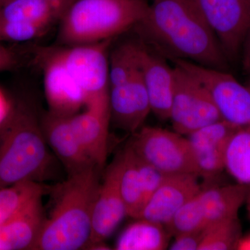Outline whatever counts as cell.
<instances>
[{"instance_id":"4dcf8cb0","label":"cell","mask_w":250,"mask_h":250,"mask_svg":"<svg viewBox=\"0 0 250 250\" xmlns=\"http://www.w3.org/2000/svg\"><path fill=\"white\" fill-rule=\"evenodd\" d=\"M11 105L12 104L10 103L4 92L0 89V127L9 116Z\"/></svg>"},{"instance_id":"30bf717a","label":"cell","mask_w":250,"mask_h":250,"mask_svg":"<svg viewBox=\"0 0 250 250\" xmlns=\"http://www.w3.org/2000/svg\"><path fill=\"white\" fill-rule=\"evenodd\" d=\"M121 154L106 168L94 205L89 248H101L126 215L122 196Z\"/></svg>"},{"instance_id":"5b68a950","label":"cell","mask_w":250,"mask_h":250,"mask_svg":"<svg viewBox=\"0 0 250 250\" xmlns=\"http://www.w3.org/2000/svg\"><path fill=\"white\" fill-rule=\"evenodd\" d=\"M112 41L48 48L83 90L85 107L109 108L108 49Z\"/></svg>"},{"instance_id":"e0dca14e","label":"cell","mask_w":250,"mask_h":250,"mask_svg":"<svg viewBox=\"0 0 250 250\" xmlns=\"http://www.w3.org/2000/svg\"><path fill=\"white\" fill-rule=\"evenodd\" d=\"M68 120L85 153L102 170L107 159L109 108L88 106L83 113L68 116Z\"/></svg>"},{"instance_id":"7c38bea8","label":"cell","mask_w":250,"mask_h":250,"mask_svg":"<svg viewBox=\"0 0 250 250\" xmlns=\"http://www.w3.org/2000/svg\"><path fill=\"white\" fill-rule=\"evenodd\" d=\"M198 174H167L147 202L139 218L165 225L188 200L201 191ZM139 219V218H138Z\"/></svg>"},{"instance_id":"ffe728a7","label":"cell","mask_w":250,"mask_h":250,"mask_svg":"<svg viewBox=\"0 0 250 250\" xmlns=\"http://www.w3.org/2000/svg\"><path fill=\"white\" fill-rule=\"evenodd\" d=\"M75 0H11L0 9V21L48 23L53 25Z\"/></svg>"},{"instance_id":"9a60e30c","label":"cell","mask_w":250,"mask_h":250,"mask_svg":"<svg viewBox=\"0 0 250 250\" xmlns=\"http://www.w3.org/2000/svg\"><path fill=\"white\" fill-rule=\"evenodd\" d=\"M239 126L221 120L187 135L200 172V177L211 178L225 168L229 143Z\"/></svg>"},{"instance_id":"e575fe53","label":"cell","mask_w":250,"mask_h":250,"mask_svg":"<svg viewBox=\"0 0 250 250\" xmlns=\"http://www.w3.org/2000/svg\"><path fill=\"white\" fill-rule=\"evenodd\" d=\"M247 86H248V88H249V89L250 90V81L249 83H248V85H247Z\"/></svg>"},{"instance_id":"ac0fdd59","label":"cell","mask_w":250,"mask_h":250,"mask_svg":"<svg viewBox=\"0 0 250 250\" xmlns=\"http://www.w3.org/2000/svg\"><path fill=\"white\" fill-rule=\"evenodd\" d=\"M45 220L40 197L0 225V250H36Z\"/></svg>"},{"instance_id":"52a82bcc","label":"cell","mask_w":250,"mask_h":250,"mask_svg":"<svg viewBox=\"0 0 250 250\" xmlns=\"http://www.w3.org/2000/svg\"><path fill=\"white\" fill-rule=\"evenodd\" d=\"M174 65V93L169 119L174 131L187 136L223 120L207 88L182 67Z\"/></svg>"},{"instance_id":"8fae6325","label":"cell","mask_w":250,"mask_h":250,"mask_svg":"<svg viewBox=\"0 0 250 250\" xmlns=\"http://www.w3.org/2000/svg\"><path fill=\"white\" fill-rule=\"evenodd\" d=\"M36 57L43 71L44 90L49 112L70 116L85 106L83 90L48 48L38 50Z\"/></svg>"},{"instance_id":"7a4b0ae2","label":"cell","mask_w":250,"mask_h":250,"mask_svg":"<svg viewBox=\"0 0 250 250\" xmlns=\"http://www.w3.org/2000/svg\"><path fill=\"white\" fill-rule=\"evenodd\" d=\"M95 165L70 174L61 186L50 217L46 218L36 250L88 249L94 205L100 183Z\"/></svg>"},{"instance_id":"d4e9b609","label":"cell","mask_w":250,"mask_h":250,"mask_svg":"<svg viewBox=\"0 0 250 250\" xmlns=\"http://www.w3.org/2000/svg\"><path fill=\"white\" fill-rule=\"evenodd\" d=\"M141 41H126L114 49L108 59L110 87L126 82L139 70Z\"/></svg>"},{"instance_id":"8d00e7d4","label":"cell","mask_w":250,"mask_h":250,"mask_svg":"<svg viewBox=\"0 0 250 250\" xmlns=\"http://www.w3.org/2000/svg\"><path fill=\"white\" fill-rule=\"evenodd\" d=\"M144 1H146V0H144Z\"/></svg>"},{"instance_id":"6da1fadb","label":"cell","mask_w":250,"mask_h":250,"mask_svg":"<svg viewBox=\"0 0 250 250\" xmlns=\"http://www.w3.org/2000/svg\"><path fill=\"white\" fill-rule=\"evenodd\" d=\"M134 28L143 43L164 57L228 68V59L194 0H152Z\"/></svg>"},{"instance_id":"cb8c5ba5","label":"cell","mask_w":250,"mask_h":250,"mask_svg":"<svg viewBox=\"0 0 250 250\" xmlns=\"http://www.w3.org/2000/svg\"><path fill=\"white\" fill-rule=\"evenodd\" d=\"M225 168L238 184L250 186V127L233 135L225 154Z\"/></svg>"},{"instance_id":"f546056e","label":"cell","mask_w":250,"mask_h":250,"mask_svg":"<svg viewBox=\"0 0 250 250\" xmlns=\"http://www.w3.org/2000/svg\"><path fill=\"white\" fill-rule=\"evenodd\" d=\"M16 64L17 59L14 52L0 45V72L13 68Z\"/></svg>"},{"instance_id":"f1b7e54d","label":"cell","mask_w":250,"mask_h":250,"mask_svg":"<svg viewBox=\"0 0 250 250\" xmlns=\"http://www.w3.org/2000/svg\"><path fill=\"white\" fill-rule=\"evenodd\" d=\"M202 231L180 233L174 236V240L168 246L171 250H199L201 244Z\"/></svg>"},{"instance_id":"4fadbf2b","label":"cell","mask_w":250,"mask_h":250,"mask_svg":"<svg viewBox=\"0 0 250 250\" xmlns=\"http://www.w3.org/2000/svg\"><path fill=\"white\" fill-rule=\"evenodd\" d=\"M109 110L118 127L131 133L141 129L152 111L140 70L125 83L110 87Z\"/></svg>"},{"instance_id":"ba28073f","label":"cell","mask_w":250,"mask_h":250,"mask_svg":"<svg viewBox=\"0 0 250 250\" xmlns=\"http://www.w3.org/2000/svg\"><path fill=\"white\" fill-rule=\"evenodd\" d=\"M195 77L209 92L222 119L239 126L250 127V90L230 74L194 62L172 59Z\"/></svg>"},{"instance_id":"277c9868","label":"cell","mask_w":250,"mask_h":250,"mask_svg":"<svg viewBox=\"0 0 250 250\" xmlns=\"http://www.w3.org/2000/svg\"><path fill=\"white\" fill-rule=\"evenodd\" d=\"M144 0H75L61 21L58 41L63 46L113 39L146 17Z\"/></svg>"},{"instance_id":"d6986e66","label":"cell","mask_w":250,"mask_h":250,"mask_svg":"<svg viewBox=\"0 0 250 250\" xmlns=\"http://www.w3.org/2000/svg\"><path fill=\"white\" fill-rule=\"evenodd\" d=\"M248 186L236 185L202 188L200 192L206 226L220 220L238 216V211L248 197Z\"/></svg>"},{"instance_id":"83f0119b","label":"cell","mask_w":250,"mask_h":250,"mask_svg":"<svg viewBox=\"0 0 250 250\" xmlns=\"http://www.w3.org/2000/svg\"><path fill=\"white\" fill-rule=\"evenodd\" d=\"M52 26L45 22L0 21V39L14 42L33 40L43 35Z\"/></svg>"},{"instance_id":"44dd1931","label":"cell","mask_w":250,"mask_h":250,"mask_svg":"<svg viewBox=\"0 0 250 250\" xmlns=\"http://www.w3.org/2000/svg\"><path fill=\"white\" fill-rule=\"evenodd\" d=\"M117 240L118 250H163L167 249L170 235L162 224L146 219H136Z\"/></svg>"},{"instance_id":"603a6c76","label":"cell","mask_w":250,"mask_h":250,"mask_svg":"<svg viewBox=\"0 0 250 250\" xmlns=\"http://www.w3.org/2000/svg\"><path fill=\"white\" fill-rule=\"evenodd\" d=\"M45 191V187L35 181H25L0 188V225L43 196Z\"/></svg>"},{"instance_id":"3957f363","label":"cell","mask_w":250,"mask_h":250,"mask_svg":"<svg viewBox=\"0 0 250 250\" xmlns=\"http://www.w3.org/2000/svg\"><path fill=\"white\" fill-rule=\"evenodd\" d=\"M52 159L34 111L22 102L11 105L0 127V188L25 181L40 182Z\"/></svg>"},{"instance_id":"4316f807","label":"cell","mask_w":250,"mask_h":250,"mask_svg":"<svg viewBox=\"0 0 250 250\" xmlns=\"http://www.w3.org/2000/svg\"><path fill=\"white\" fill-rule=\"evenodd\" d=\"M199 193L184 204L164 225L171 237L205 228V213Z\"/></svg>"},{"instance_id":"d590c367","label":"cell","mask_w":250,"mask_h":250,"mask_svg":"<svg viewBox=\"0 0 250 250\" xmlns=\"http://www.w3.org/2000/svg\"><path fill=\"white\" fill-rule=\"evenodd\" d=\"M249 211H250V200H249Z\"/></svg>"},{"instance_id":"9c48e42d","label":"cell","mask_w":250,"mask_h":250,"mask_svg":"<svg viewBox=\"0 0 250 250\" xmlns=\"http://www.w3.org/2000/svg\"><path fill=\"white\" fill-rule=\"evenodd\" d=\"M227 58L236 59L250 29V0H194Z\"/></svg>"},{"instance_id":"484cf974","label":"cell","mask_w":250,"mask_h":250,"mask_svg":"<svg viewBox=\"0 0 250 250\" xmlns=\"http://www.w3.org/2000/svg\"><path fill=\"white\" fill-rule=\"evenodd\" d=\"M241 237L238 216L220 220L204 229L199 250H236Z\"/></svg>"},{"instance_id":"7402d4cb","label":"cell","mask_w":250,"mask_h":250,"mask_svg":"<svg viewBox=\"0 0 250 250\" xmlns=\"http://www.w3.org/2000/svg\"><path fill=\"white\" fill-rule=\"evenodd\" d=\"M121 154V190L126 207V215L138 219L146 206V201L144 184L138 166L137 155L129 146Z\"/></svg>"},{"instance_id":"5bb4252c","label":"cell","mask_w":250,"mask_h":250,"mask_svg":"<svg viewBox=\"0 0 250 250\" xmlns=\"http://www.w3.org/2000/svg\"><path fill=\"white\" fill-rule=\"evenodd\" d=\"M139 70L147 90L151 111L162 121L170 119L173 98L174 67L165 57L156 53L141 41Z\"/></svg>"},{"instance_id":"8992f818","label":"cell","mask_w":250,"mask_h":250,"mask_svg":"<svg viewBox=\"0 0 250 250\" xmlns=\"http://www.w3.org/2000/svg\"><path fill=\"white\" fill-rule=\"evenodd\" d=\"M129 146L141 159L164 173H192L200 177L188 139L176 131L143 126Z\"/></svg>"},{"instance_id":"836d02e7","label":"cell","mask_w":250,"mask_h":250,"mask_svg":"<svg viewBox=\"0 0 250 250\" xmlns=\"http://www.w3.org/2000/svg\"><path fill=\"white\" fill-rule=\"evenodd\" d=\"M11 1V0H0V9Z\"/></svg>"},{"instance_id":"2e32d148","label":"cell","mask_w":250,"mask_h":250,"mask_svg":"<svg viewBox=\"0 0 250 250\" xmlns=\"http://www.w3.org/2000/svg\"><path fill=\"white\" fill-rule=\"evenodd\" d=\"M41 126L46 141L69 175L95 165L72 131L68 116H58L49 111L42 118Z\"/></svg>"},{"instance_id":"1f68e13d","label":"cell","mask_w":250,"mask_h":250,"mask_svg":"<svg viewBox=\"0 0 250 250\" xmlns=\"http://www.w3.org/2000/svg\"><path fill=\"white\" fill-rule=\"evenodd\" d=\"M242 49H243V68L250 74V29L243 42Z\"/></svg>"},{"instance_id":"d6a6232c","label":"cell","mask_w":250,"mask_h":250,"mask_svg":"<svg viewBox=\"0 0 250 250\" xmlns=\"http://www.w3.org/2000/svg\"><path fill=\"white\" fill-rule=\"evenodd\" d=\"M236 250H250V234L248 236L241 237Z\"/></svg>"}]
</instances>
